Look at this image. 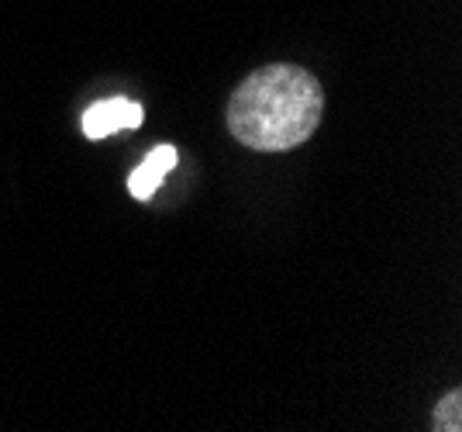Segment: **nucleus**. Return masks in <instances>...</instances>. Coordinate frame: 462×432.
<instances>
[{
    "label": "nucleus",
    "instance_id": "2",
    "mask_svg": "<svg viewBox=\"0 0 462 432\" xmlns=\"http://www.w3.org/2000/svg\"><path fill=\"white\" fill-rule=\"evenodd\" d=\"M142 121H145V108L138 100L104 98L83 111L79 125H83V136L100 142V138L115 136V132H125V128H142Z\"/></svg>",
    "mask_w": 462,
    "mask_h": 432
},
{
    "label": "nucleus",
    "instance_id": "3",
    "mask_svg": "<svg viewBox=\"0 0 462 432\" xmlns=\"http://www.w3.org/2000/svg\"><path fill=\"white\" fill-rule=\"evenodd\" d=\"M176 163H180L176 146H155L152 153L132 170V177H128V194L135 197V201H152L155 191H159V183L166 180V174L173 170Z\"/></svg>",
    "mask_w": 462,
    "mask_h": 432
},
{
    "label": "nucleus",
    "instance_id": "4",
    "mask_svg": "<svg viewBox=\"0 0 462 432\" xmlns=\"http://www.w3.org/2000/svg\"><path fill=\"white\" fill-rule=\"evenodd\" d=\"M431 429L435 432H462V391L452 388L431 412Z\"/></svg>",
    "mask_w": 462,
    "mask_h": 432
},
{
    "label": "nucleus",
    "instance_id": "1",
    "mask_svg": "<svg viewBox=\"0 0 462 432\" xmlns=\"http://www.w3.org/2000/svg\"><path fill=\"white\" fill-rule=\"evenodd\" d=\"M325 118V87L304 66L270 62L231 90L228 132L255 153H290L304 146Z\"/></svg>",
    "mask_w": 462,
    "mask_h": 432
}]
</instances>
